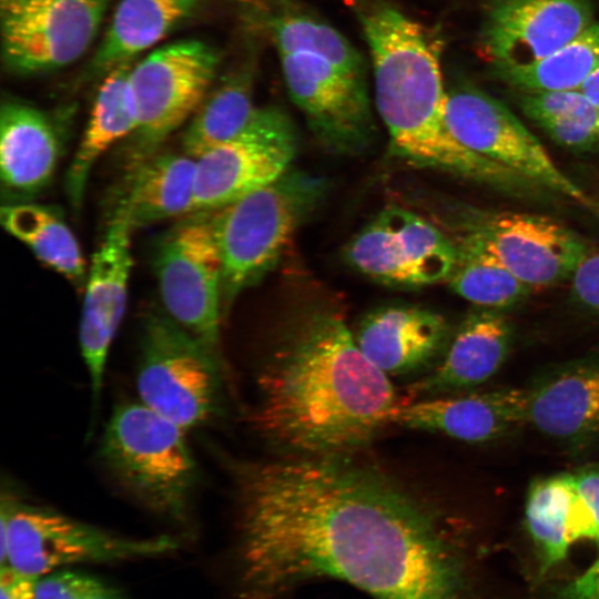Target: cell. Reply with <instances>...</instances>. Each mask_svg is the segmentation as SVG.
Listing matches in <instances>:
<instances>
[{
	"label": "cell",
	"mask_w": 599,
	"mask_h": 599,
	"mask_svg": "<svg viewBox=\"0 0 599 599\" xmlns=\"http://www.w3.org/2000/svg\"><path fill=\"white\" fill-rule=\"evenodd\" d=\"M355 453L229 461L241 599H277L322 578L374 599H460L437 509Z\"/></svg>",
	"instance_id": "cell-1"
},
{
	"label": "cell",
	"mask_w": 599,
	"mask_h": 599,
	"mask_svg": "<svg viewBox=\"0 0 599 599\" xmlns=\"http://www.w3.org/2000/svg\"><path fill=\"white\" fill-rule=\"evenodd\" d=\"M257 386L254 425L287 455L355 453L390 425L399 403L389 376L328 308L290 325L265 358Z\"/></svg>",
	"instance_id": "cell-2"
},
{
	"label": "cell",
	"mask_w": 599,
	"mask_h": 599,
	"mask_svg": "<svg viewBox=\"0 0 599 599\" xmlns=\"http://www.w3.org/2000/svg\"><path fill=\"white\" fill-rule=\"evenodd\" d=\"M372 57L376 110L393 152L407 163L494 185L515 186L522 177L468 150L449 132L447 92L435 33L389 3L358 13Z\"/></svg>",
	"instance_id": "cell-3"
},
{
	"label": "cell",
	"mask_w": 599,
	"mask_h": 599,
	"mask_svg": "<svg viewBox=\"0 0 599 599\" xmlns=\"http://www.w3.org/2000/svg\"><path fill=\"white\" fill-rule=\"evenodd\" d=\"M185 433L139 400L113 410L99 446L102 466L126 495L181 525L190 518L199 480Z\"/></svg>",
	"instance_id": "cell-4"
},
{
	"label": "cell",
	"mask_w": 599,
	"mask_h": 599,
	"mask_svg": "<svg viewBox=\"0 0 599 599\" xmlns=\"http://www.w3.org/2000/svg\"><path fill=\"white\" fill-rule=\"evenodd\" d=\"M323 179L288 169L273 182L211 211L222 260V307L261 281L325 195Z\"/></svg>",
	"instance_id": "cell-5"
},
{
	"label": "cell",
	"mask_w": 599,
	"mask_h": 599,
	"mask_svg": "<svg viewBox=\"0 0 599 599\" xmlns=\"http://www.w3.org/2000/svg\"><path fill=\"white\" fill-rule=\"evenodd\" d=\"M0 562L41 578L80 564L153 558L176 550L169 535L132 538L26 502L8 491L0 508Z\"/></svg>",
	"instance_id": "cell-6"
},
{
	"label": "cell",
	"mask_w": 599,
	"mask_h": 599,
	"mask_svg": "<svg viewBox=\"0 0 599 599\" xmlns=\"http://www.w3.org/2000/svg\"><path fill=\"white\" fill-rule=\"evenodd\" d=\"M222 356L163 308L143 317L136 366L139 399L184 430L202 426L219 408Z\"/></svg>",
	"instance_id": "cell-7"
},
{
	"label": "cell",
	"mask_w": 599,
	"mask_h": 599,
	"mask_svg": "<svg viewBox=\"0 0 599 599\" xmlns=\"http://www.w3.org/2000/svg\"><path fill=\"white\" fill-rule=\"evenodd\" d=\"M219 64L214 47L185 39L154 50L132 67L138 126L130 136L129 169L159 152L191 120L210 93Z\"/></svg>",
	"instance_id": "cell-8"
},
{
	"label": "cell",
	"mask_w": 599,
	"mask_h": 599,
	"mask_svg": "<svg viewBox=\"0 0 599 599\" xmlns=\"http://www.w3.org/2000/svg\"><path fill=\"white\" fill-rule=\"evenodd\" d=\"M163 311L221 356L222 260L211 212L180 219L152 253Z\"/></svg>",
	"instance_id": "cell-9"
},
{
	"label": "cell",
	"mask_w": 599,
	"mask_h": 599,
	"mask_svg": "<svg viewBox=\"0 0 599 599\" xmlns=\"http://www.w3.org/2000/svg\"><path fill=\"white\" fill-rule=\"evenodd\" d=\"M345 257L382 284L418 288L448 280L457 250L454 240L422 215L389 206L351 238Z\"/></svg>",
	"instance_id": "cell-10"
},
{
	"label": "cell",
	"mask_w": 599,
	"mask_h": 599,
	"mask_svg": "<svg viewBox=\"0 0 599 599\" xmlns=\"http://www.w3.org/2000/svg\"><path fill=\"white\" fill-rule=\"evenodd\" d=\"M111 0H0L6 69L35 75L61 69L84 54Z\"/></svg>",
	"instance_id": "cell-11"
},
{
	"label": "cell",
	"mask_w": 599,
	"mask_h": 599,
	"mask_svg": "<svg viewBox=\"0 0 599 599\" xmlns=\"http://www.w3.org/2000/svg\"><path fill=\"white\" fill-rule=\"evenodd\" d=\"M445 123L468 150L515 172L528 182L547 186L590 205L587 194L555 164L539 140L502 103L473 88L447 92Z\"/></svg>",
	"instance_id": "cell-12"
},
{
	"label": "cell",
	"mask_w": 599,
	"mask_h": 599,
	"mask_svg": "<svg viewBox=\"0 0 599 599\" xmlns=\"http://www.w3.org/2000/svg\"><path fill=\"white\" fill-rule=\"evenodd\" d=\"M280 57L290 97L317 140L337 153L364 151L376 132L365 74L314 54Z\"/></svg>",
	"instance_id": "cell-13"
},
{
	"label": "cell",
	"mask_w": 599,
	"mask_h": 599,
	"mask_svg": "<svg viewBox=\"0 0 599 599\" xmlns=\"http://www.w3.org/2000/svg\"><path fill=\"white\" fill-rule=\"evenodd\" d=\"M132 231L126 215L114 209L88 268L79 344L94 402L100 398L110 349L125 312Z\"/></svg>",
	"instance_id": "cell-14"
},
{
	"label": "cell",
	"mask_w": 599,
	"mask_h": 599,
	"mask_svg": "<svg viewBox=\"0 0 599 599\" xmlns=\"http://www.w3.org/2000/svg\"><path fill=\"white\" fill-rule=\"evenodd\" d=\"M592 23L587 0H494L480 33L479 53L496 69L527 65Z\"/></svg>",
	"instance_id": "cell-15"
},
{
	"label": "cell",
	"mask_w": 599,
	"mask_h": 599,
	"mask_svg": "<svg viewBox=\"0 0 599 599\" xmlns=\"http://www.w3.org/2000/svg\"><path fill=\"white\" fill-rule=\"evenodd\" d=\"M470 232L531 290L570 280L589 253L577 233L537 214L499 213Z\"/></svg>",
	"instance_id": "cell-16"
},
{
	"label": "cell",
	"mask_w": 599,
	"mask_h": 599,
	"mask_svg": "<svg viewBox=\"0 0 599 599\" xmlns=\"http://www.w3.org/2000/svg\"><path fill=\"white\" fill-rule=\"evenodd\" d=\"M227 143H297L295 125L283 110L255 103L250 68L229 73L210 91L182 136L183 152L194 159Z\"/></svg>",
	"instance_id": "cell-17"
},
{
	"label": "cell",
	"mask_w": 599,
	"mask_h": 599,
	"mask_svg": "<svg viewBox=\"0 0 599 599\" xmlns=\"http://www.w3.org/2000/svg\"><path fill=\"white\" fill-rule=\"evenodd\" d=\"M390 424L466 443L490 441L527 425V389L500 388L398 403Z\"/></svg>",
	"instance_id": "cell-18"
},
{
	"label": "cell",
	"mask_w": 599,
	"mask_h": 599,
	"mask_svg": "<svg viewBox=\"0 0 599 599\" xmlns=\"http://www.w3.org/2000/svg\"><path fill=\"white\" fill-rule=\"evenodd\" d=\"M527 389V425L578 448L599 439V355L544 375Z\"/></svg>",
	"instance_id": "cell-19"
},
{
	"label": "cell",
	"mask_w": 599,
	"mask_h": 599,
	"mask_svg": "<svg viewBox=\"0 0 599 599\" xmlns=\"http://www.w3.org/2000/svg\"><path fill=\"white\" fill-rule=\"evenodd\" d=\"M355 339L387 376L428 368L447 346V324L438 313L417 305H386L359 322Z\"/></svg>",
	"instance_id": "cell-20"
},
{
	"label": "cell",
	"mask_w": 599,
	"mask_h": 599,
	"mask_svg": "<svg viewBox=\"0 0 599 599\" xmlns=\"http://www.w3.org/2000/svg\"><path fill=\"white\" fill-rule=\"evenodd\" d=\"M510 345L511 327L505 316L480 307L463 321L441 361L407 392L414 399L478 386L498 372Z\"/></svg>",
	"instance_id": "cell-21"
},
{
	"label": "cell",
	"mask_w": 599,
	"mask_h": 599,
	"mask_svg": "<svg viewBox=\"0 0 599 599\" xmlns=\"http://www.w3.org/2000/svg\"><path fill=\"white\" fill-rule=\"evenodd\" d=\"M61 152L52 120L26 102L8 99L0 111V172L3 189L27 200L51 181Z\"/></svg>",
	"instance_id": "cell-22"
},
{
	"label": "cell",
	"mask_w": 599,
	"mask_h": 599,
	"mask_svg": "<svg viewBox=\"0 0 599 599\" xmlns=\"http://www.w3.org/2000/svg\"><path fill=\"white\" fill-rule=\"evenodd\" d=\"M296 146L227 143L196 158L194 212L219 210L291 169Z\"/></svg>",
	"instance_id": "cell-23"
},
{
	"label": "cell",
	"mask_w": 599,
	"mask_h": 599,
	"mask_svg": "<svg viewBox=\"0 0 599 599\" xmlns=\"http://www.w3.org/2000/svg\"><path fill=\"white\" fill-rule=\"evenodd\" d=\"M196 160L184 152H156L129 169V176L115 209L132 229L194 212Z\"/></svg>",
	"instance_id": "cell-24"
},
{
	"label": "cell",
	"mask_w": 599,
	"mask_h": 599,
	"mask_svg": "<svg viewBox=\"0 0 599 599\" xmlns=\"http://www.w3.org/2000/svg\"><path fill=\"white\" fill-rule=\"evenodd\" d=\"M131 61L106 72L95 95L90 119L65 176L71 204L80 209L94 164L116 142L130 138L138 126V112L131 87Z\"/></svg>",
	"instance_id": "cell-25"
},
{
	"label": "cell",
	"mask_w": 599,
	"mask_h": 599,
	"mask_svg": "<svg viewBox=\"0 0 599 599\" xmlns=\"http://www.w3.org/2000/svg\"><path fill=\"white\" fill-rule=\"evenodd\" d=\"M204 0H120L90 65L94 74L131 61L191 18Z\"/></svg>",
	"instance_id": "cell-26"
},
{
	"label": "cell",
	"mask_w": 599,
	"mask_h": 599,
	"mask_svg": "<svg viewBox=\"0 0 599 599\" xmlns=\"http://www.w3.org/2000/svg\"><path fill=\"white\" fill-rule=\"evenodd\" d=\"M1 224L41 261L80 291L84 290L88 268L81 246L65 222L50 207L17 202L3 205Z\"/></svg>",
	"instance_id": "cell-27"
},
{
	"label": "cell",
	"mask_w": 599,
	"mask_h": 599,
	"mask_svg": "<svg viewBox=\"0 0 599 599\" xmlns=\"http://www.w3.org/2000/svg\"><path fill=\"white\" fill-rule=\"evenodd\" d=\"M457 258L448 283L463 298L485 308H504L531 291L495 257L470 231L454 241Z\"/></svg>",
	"instance_id": "cell-28"
},
{
	"label": "cell",
	"mask_w": 599,
	"mask_h": 599,
	"mask_svg": "<svg viewBox=\"0 0 599 599\" xmlns=\"http://www.w3.org/2000/svg\"><path fill=\"white\" fill-rule=\"evenodd\" d=\"M599 69V23L593 22L551 54L527 65L497 69L501 79L525 91L580 90Z\"/></svg>",
	"instance_id": "cell-29"
},
{
	"label": "cell",
	"mask_w": 599,
	"mask_h": 599,
	"mask_svg": "<svg viewBox=\"0 0 599 599\" xmlns=\"http://www.w3.org/2000/svg\"><path fill=\"white\" fill-rule=\"evenodd\" d=\"M266 27L280 55H318L351 72L365 74L361 53L335 28L301 9L286 6L267 16Z\"/></svg>",
	"instance_id": "cell-30"
},
{
	"label": "cell",
	"mask_w": 599,
	"mask_h": 599,
	"mask_svg": "<svg viewBox=\"0 0 599 599\" xmlns=\"http://www.w3.org/2000/svg\"><path fill=\"white\" fill-rule=\"evenodd\" d=\"M573 488L570 473L535 480L525 507L526 526L546 571L562 561L571 546L568 517Z\"/></svg>",
	"instance_id": "cell-31"
},
{
	"label": "cell",
	"mask_w": 599,
	"mask_h": 599,
	"mask_svg": "<svg viewBox=\"0 0 599 599\" xmlns=\"http://www.w3.org/2000/svg\"><path fill=\"white\" fill-rule=\"evenodd\" d=\"M520 106L537 124L576 120L599 131V108L581 90L526 91Z\"/></svg>",
	"instance_id": "cell-32"
},
{
	"label": "cell",
	"mask_w": 599,
	"mask_h": 599,
	"mask_svg": "<svg viewBox=\"0 0 599 599\" xmlns=\"http://www.w3.org/2000/svg\"><path fill=\"white\" fill-rule=\"evenodd\" d=\"M573 494L568 517L570 542L587 539L599 544V466L570 473Z\"/></svg>",
	"instance_id": "cell-33"
},
{
	"label": "cell",
	"mask_w": 599,
	"mask_h": 599,
	"mask_svg": "<svg viewBox=\"0 0 599 599\" xmlns=\"http://www.w3.org/2000/svg\"><path fill=\"white\" fill-rule=\"evenodd\" d=\"M37 599H129L104 581L69 569H62L37 581Z\"/></svg>",
	"instance_id": "cell-34"
},
{
	"label": "cell",
	"mask_w": 599,
	"mask_h": 599,
	"mask_svg": "<svg viewBox=\"0 0 599 599\" xmlns=\"http://www.w3.org/2000/svg\"><path fill=\"white\" fill-rule=\"evenodd\" d=\"M570 281L571 297L577 306L599 316V251L583 257Z\"/></svg>",
	"instance_id": "cell-35"
},
{
	"label": "cell",
	"mask_w": 599,
	"mask_h": 599,
	"mask_svg": "<svg viewBox=\"0 0 599 599\" xmlns=\"http://www.w3.org/2000/svg\"><path fill=\"white\" fill-rule=\"evenodd\" d=\"M539 125L555 142L571 149L586 150L599 139V131L576 120H551Z\"/></svg>",
	"instance_id": "cell-36"
},
{
	"label": "cell",
	"mask_w": 599,
	"mask_h": 599,
	"mask_svg": "<svg viewBox=\"0 0 599 599\" xmlns=\"http://www.w3.org/2000/svg\"><path fill=\"white\" fill-rule=\"evenodd\" d=\"M37 581L10 566H1L0 599H37Z\"/></svg>",
	"instance_id": "cell-37"
},
{
	"label": "cell",
	"mask_w": 599,
	"mask_h": 599,
	"mask_svg": "<svg viewBox=\"0 0 599 599\" xmlns=\"http://www.w3.org/2000/svg\"><path fill=\"white\" fill-rule=\"evenodd\" d=\"M556 599H599V556L580 576L566 583Z\"/></svg>",
	"instance_id": "cell-38"
},
{
	"label": "cell",
	"mask_w": 599,
	"mask_h": 599,
	"mask_svg": "<svg viewBox=\"0 0 599 599\" xmlns=\"http://www.w3.org/2000/svg\"><path fill=\"white\" fill-rule=\"evenodd\" d=\"M599 108V69L580 89Z\"/></svg>",
	"instance_id": "cell-39"
}]
</instances>
